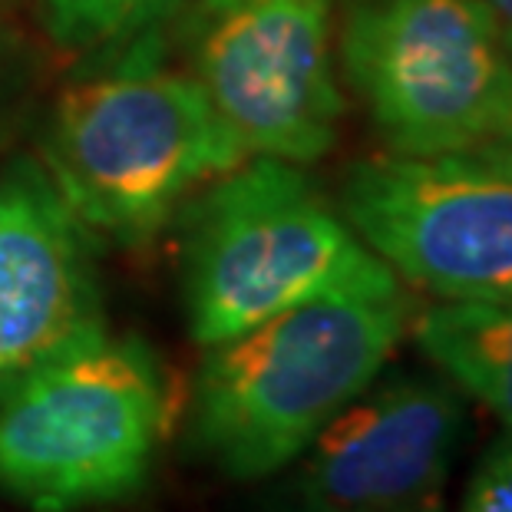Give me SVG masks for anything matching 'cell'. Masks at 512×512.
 Segmentation results:
<instances>
[{
	"label": "cell",
	"instance_id": "obj_15",
	"mask_svg": "<svg viewBox=\"0 0 512 512\" xmlns=\"http://www.w3.org/2000/svg\"><path fill=\"white\" fill-rule=\"evenodd\" d=\"M506 43H509V53H512V34H509V37H506Z\"/></svg>",
	"mask_w": 512,
	"mask_h": 512
},
{
	"label": "cell",
	"instance_id": "obj_12",
	"mask_svg": "<svg viewBox=\"0 0 512 512\" xmlns=\"http://www.w3.org/2000/svg\"><path fill=\"white\" fill-rule=\"evenodd\" d=\"M460 512H512V433L496 440L479 460Z\"/></svg>",
	"mask_w": 512,
	"mask_h": 512
},
{
	"label": "cell",
	"instance_id": "obj_3",
	"mask_svg": "<svg viewBox=\"0 0 512 512\" xmlns=\"http://www.w3.org/2000/svg\"><path fill=\"white\" fill-rule=\"evenodd\" d=\"M245 159L195 76L166 70L146 40L119 70L60 93L43 169L86 232L139 245Z\"/></svg>",
	"mask_w": 512,
	"mask_h": 512
},
{
	"label": "cell",
	"instance_id": "obj_5",
	"mask_svg": "<svg viewBox=\"0 0 512 512\" xmlns=\"http://www.w3.org/2000/svg\"><path fill=\"white\" fill-rule=\"evenodd\" d=\"M347 83L397 156L476 152L512 129V53L473 0H347Z\"/></svg>",
	"mask_w": 512,
	"mask_h": 512
},
{
	"label": "cell",
	"instance_id": "obj_14",
	"mask_svg": "<svg viewBox=\"0 0 512 512\" xmlns=\"http://www.w3.org/2000/svg\"><path fill=\"white\" fill-rule=\"evenodd\" d=\"M473 4H479L483 10H489L496 24L503 27V34H506V37L512 34V0H473Z\"/></svg>",
	"mask_w": 512,
	"mask_h": 512
},
{
	"label": "cell",
	"instance_id": "obj_10",
	"mask_svg": "<svg viewBox=\"0 0 512 512\" xmlns=\"http://www.w3.org/2000/svg\"><path fill=\"white\" fill-rule=\"evenodd\" d=\"M410 328L420 351L512 433V301H440Z\"/></svg>",
	"mask_w": 512,
	"mask_h": 512
},
{
	"label": "cell",
	"instance_id": "obj_9",
	"mask_svg": "<svg viewBox=\"0 0 512 512\" xmlns=\"http://www.w3.org/2000/svg\"><path fill=\"white\" fill-rule=\"evenodd\" d=\"M90 232L34 159L0 166V394L103 331Z\"/></svg>",
	"mask_w": 512,
	"mask_h": 512
},
{
	"label": "cell",
	"instance_id": "obj_8",
	"mask_svg": "<svg viewBox=\"0 0 512 512\" xmlns=\"http://www.w3.org/2000/svg\"><path fill=\"white\" fill-rule=\"evenodd\" d=\"M460 433L463 403L443 380L370 384L294 460L281 512L440 509Z\"/></svg>",
	"mask_w": 512,
	"mask_h": 512
},
{
	"label": "cell",
	"instance_id": "obj_7",
	"mask_svg": "<svg viewBox=\"0 0 512 512\" xmlns=\"http://www.w3.org/2000/svg\"><path fill=\"white\" fill-rule=\"evenodd\" d=\"M341 215L413 288L440 301H512V172L479 152L354 162Z\"/></svg>",
	"mask_w": 512,
	"mask_h": 512
},
{
	"label": "cell",
	"instance_id": "obj_11",
	"mask_svg": "<svg viewBox=\"0 0 512 512\" xmlns=\"http://www.w3.org/2000/svg\"><path fill=\"white\" fill-rule=\"evenodd\" d=\"M185 0H40L43 24L63 47H110L149 34Z\"/></svg>",
	"mask_w": 512,
	"mask_h": 512
},
{
	"label": "cell",
	"instance_id": "obj_1",
	"mask_svg": "<svg viewBox=\"0 0 512 512\" xmlns=\"http://www.w3.org/2000/svg\"><path fill=\"white\" fill-rule=\"evenodd\" d=\"M413 321L400 285L324 294L212 344L192 390V443L228 479L291 466L394 357Z\"/></svg>",
	"mask_w": 512,
	"mask_h": 512
},
{
	"label": "cell",
	"instance_id": "obj_4",
	"mask_svg": "<svg viewBox=\"0 0 512 512\" xmlns=\"http://www.w3.org/2000/svg\"><path fill=\"white\" fill-rule=\"evenodd\" d=\"M400 285L298 162L255 156L215 179L185 222V321L202 347L324 294Z\"/></svg>",
	"mask_w": 512,
	"mask_h": 512
},
{
	"label": "cell",
	"instance_id": "obj_13",
	"mask_svg": "<svg viewBox=\"0 0 512 512\" xmlns=\"http://www.w3.org/2000/svg\"><path fill=\"white\" fill-rule=\"evenodd\" d=\"M476 152H479V156H486L489 162H496V166H503V169L512 172V129L506 136H499L496 143H489V146L476 149Z\"/></svg>",
	"mask_w": 512,
	"mask_h": 512
},
{
	"label": "cell",
	"instance_id": "obj_16",
	"mask_svg": "<svg viewBox=\"0 0 512 512\" xmlns=\"http://www.w3.org/2000/svg\"><path fill=\"white\" fill-rule=\"evenodd\" d=\"M427 512H440V509H427Z\"/></svg>",
	"mask_w": 512,
	"mask_h": 512
},
{
	"label": "cell",
	"instance_id": "obj_6",
	"mask_svg": "<svg viewBox=\"0 0 512 512\" xmlns=\"http://www.w3.org/2000/svg\"><path fill=\"white\" fill-rule=\"evenodd\" d=\"M337 0H192L182 50L245 156H328L344 113L334 73Z\"/></svg>",
	"mask_w": 512,
	"mask_h": 512
},
{
	"label": "cell",
	"instance_id": "obj_2",
	"mask_svg": "<svg viewBox=\"0 0 512 512\" xmlns=\"http://www.w3.org/2000/svg\"><path fill=\"white\" fill-rule=\"evenodd\" d=\"M169 367L139 337L96 331L0 394V496L80 512L133 496L176 430Z\"/></svg>",
	"mask_w": 512,
	"mask_h": 512
}]
</instances>
